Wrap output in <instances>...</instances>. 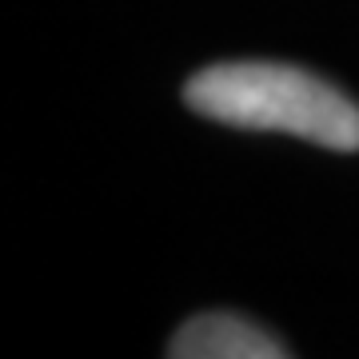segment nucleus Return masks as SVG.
Listing matches in <instances>:
<instances>
[{"label":"nucleus","instance_id":"f257e3e1","mask_svg":"<svg viewBox=\"0 0 359 359\" xmlns=\"http://www.w3.org/2000/svg\"><path fill=\"white\" fill-rule=\"evenodd\" d=\"M192 112L252 132H292L335 152H359V108L327 80L287 65H212L184 88Z\"/></svg>","mask_w":359,"mask_h":359},{"label":"nucleus","instance_id":"f03ea898","mask_svg":"<svg viewBox=\"0 0 359 359\" xmlns=\"http://www.w3.org/2000/svg\"><path fill=\"white\" fill-rule=\"evenodd\" d=\"M172 359H283L287 347L276 344L264 327L228 316V311H208L196 316L172 335L168 344Z\"/></svg>","mask_w":359,"mask_h":359}]
</instances>
